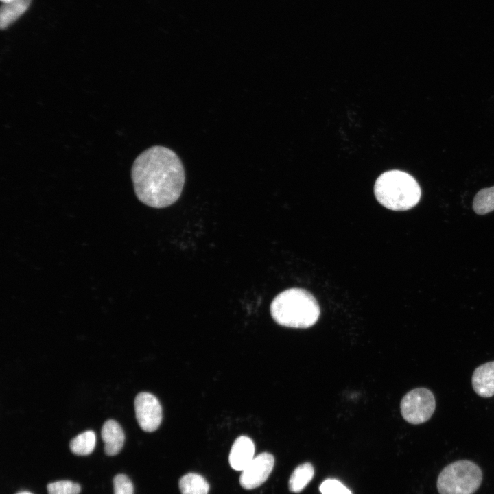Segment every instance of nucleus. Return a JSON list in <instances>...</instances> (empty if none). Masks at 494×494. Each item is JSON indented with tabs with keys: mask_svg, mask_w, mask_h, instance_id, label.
I'll return each instance as SVG.
<instances>
[{
	"mask_svg": "<svg viewBox=\"0 0 494 494\" xmlns=\"http://www.w3.org/2000/svg\"><path fill=\"white\" fill-rule=\"evenodd\" d=\"M181 494H208L209 485L200 475L189 473L180 478L178 483Z\"/></svg>",
	"mask_w": 494,
	"mask_h": 494,
	"instance_id": "f8f14e48",
	"label": "nucleus"
},
{
	"mask_svg": "<svg viewBox=\"0 0 494 494\" xmlns=\"http://www.w3.org/2000/svg\"><path fill=\"white\" fill-rule=\"evenodd\" d=\"M374 193L377 201L393 211L412 209L419 202L421 190L415 178L400 170H390L376 180Z\"/></svg>",
	"mask_w": 494,
	"mask_h": 494,
	"instance_id": "7ed1b4c3",
	"label": "nucleus"
},
{
	"mask_svg": "<svg viewBox=\"0 0 494 494\" xmlns=\"http://www.w3.org/2000/svg\"><path fill=\"white\" fill-rule=\"evenodd\" d=\"M482 480L480 468L469 460H458L445 467L437 480L440 494H473Z\"/></svg>",
	"mask_w": 494,
	"mask_h": 494,
	"instance_id": "20e7f679",
	"label": "nucleus"
},
{
	"mask_svg": "<svg viewBox=\"0 0 494 494\" xmlns=\"http://www.w3.org/2000/svg\"><path fill=\"white\" fill-rule=\"evenodd\" d=\"M270 314L279 325L305 329L313 326L320 316V307L314 296L301 288H290L272 301Z\"/></svg>",
	"mask_w": 494,
	"mask_h": 494,
	"instance_id": "f03ea898",
	"label": "nucleus"
},
{
	"mask_svg": "<svg viewBox=\"0 0 494 494\" xmlns=\"http://www.w3.org/2000/svg\"><path fill=\"white\" fill-rule=\"evenodd\" d=\"M475 393L482 397L494 395V361L484 363L477 367L471 378Z\"/></svg>",
	"mask_w": 494,
	"mask_h": 494,
	"instance_id": "1a4fd4ad",
	"label": "nucleus"
},
{
	"mask_svg": "<svg viewBox=\"0 0 494 494\" xmlns=\"http://www.w3.org/2000/svg\"><path fill=\"white\" fill-rule=\"evenodd\" d=\"M473 208L479 215H484L494 210V186L484 188L477 193Z\"/></svg>",
	"mask_w": 494,
	"mask_h": 494,
	"instance_id": "2eb2a0df",
	"label": "nucleus"
},
{
	"mask_svg": "<svg viewBox=\"0 0 494 494\" xmlns=\"http://www.w3.org/2000/svg\"><path fill=\"white\" fill-rule=\"evenodd\" d=\"M274 464V458L272 454L268 452L259 454L242 471L240 485L245 489L259 486L268 479Z\"/></svg>",
	"mask_w": 494,
	"mask_h": 494,
	"instance_id": "0eeeda50",
	"label": "nucleus"
},
{
	"mask_svg": "<svg viewBox=\"0 0 494 494\" xmlns=\"http://www.w3.org/2000/svg\"><path fill=\"white\" fill-rule=\"evenodd\" d=\"M136 419L145 432L155 431L162 421V408L158 399L153 395L143 392L134 399Z\"/></svg>",
	"mask_w": 494,
	"mask_h": 494,
	"instance_id": "423d86ee",
	"label": "nucleus"
},
{
	"mask_svg": "<svg viewBox=\"0 0 494 494\" xmlns=\"http://www.w3.org/2000/svg\"><path fill=\"white\" fill-rule=\"evenodd\" d=\"M114 494H133L134 486L130 479L124 474H118L113 479Z\"/></svg>",
	"mask_w": 494,
	"mask_h": 494,
	"instance_id": "a211bd4d",
	"label": "nucleus"
},
{
	"mask_svg": "<svg viewBox=\"0 0 494 494\" xmlns=\"http://www.w3.org/2000/svg\"><path fill=\"white\" fill-rule=\"evenodd\" d=\"M255 445L252 440L246 436L238 437L233 443L230 454L229 463L236 471H243L253 460Z\"/></svg>",
	"mask_w": 494,
	"mask_h": 494,
	"instance_id": "6e6552de",
	"label": "nucleus"
},
{
	"mask_svg": "<svg viewBox=\"0 0 494 494\" xmlns=\"http://www.w3.org/2000/svg\"><path fill=\"white\" fill-rule=\"evenodd\" d=\"M95 442V432L92 430H87L73 438L70 442L69 447L74 454L86 456L93 452Z\"/></svg>",
	"mask_w": 494,
	"mask_h": 494,
	"instance_id": "4468645a",
	"label": "nucleus"
},
{
	"mask_svg": "<svg viewBox=\"0 0 494 494\" xmlns=\"http://www.w3.org/2000/svg\"><path fill=\"white\" fill-rule=\"evenodd\" d=\"M314 475V467L310 463L305 462L298 465L290 478V491L293 493H299L309 484Z\"/></svg>",
	"mask_w": 494,
	"mask_h": 494,
	"instance_id": "ddd939ff",
	"label": "nucleus"
},
{
	"mask_svg": "<svg viewBox=\"0 0 494 494\" xmlns=\"http://www.w3.org/2000/svg\"><path fill=\"white\" fill-rule=\"evenodd\" d=\"M435 408L434 394L425 388L411 390L404 395L400 403L403 418L413 425L427 421L434 414Z\"/></svg>",
	"mask_w": 494,
	"mask_h": 494,
	"instance_id": "39448f33",
	"label": "nucleus"
},
{
	"mask_svg": "<svg viewBox=\"0 0 494 494\" xmlns=\"http://www.w3.org/2000/svg\"><path fill=\"white\" fill-rule=\"evenodd\" d=\"M16 494H32V493H30V492H29V491H21V492H19V493H16Z\"/></svg>",
	"mask_w": 494,
	"mask_h": 494,
	"instance_id": "6ab92c4d",
	"label": "nucleus"
},
{
	"mask_svg": "<svg viewBox=\"0 0 494 494\" xmlns=\"http://www.w3.org/2000/svg\"><path fill=\"white\" fill-rule=\"evenodd\" d=\"M322 494H352L344 484L334 479H328L320 486Z\"/></svg>",
	"mask_w": 494,
	"mask_h": 494,
	"instance_id": "f3484780",
	"label": "nucleus"
},
{
	"mask_svg": "<svg viewBox=\"0 0 494 494\" xmlns=\"http://www.w3.org/2000/svg\"><path fill=\"white\" fill-rule=\"evenodd\" d=\"M32 0H11L3 3L0 8V27L5 30L29 8Z\"/></svg>",
	"mask_w": 494,
	"mask_h": 494,
	"instance_id": "9b49d317",
	"label": "nucleus"
},
{
	"mask_svg": "<svg viewBox=\"0 0 494 494\" xmlns=\"http://www.w3.org/2000/svg\"><path fill=\"white\" fill-rule=\"evenodd\" d=\"M1 1L2 3H6V2H8V1H11V0H1Z\"/></svg>",
	"mask_w": 494,
	"mask_h": 494,
	"instance_id": "aec40b11",
	"label": "nucleus"
},
{
	"mask_svg": "<svg viewBox=\"0 0 494 494\" xmlns=\"http://www.w3.org/2000/svg\"><path fill=\"white\" fill-rule=\"evenodd\" d=\"M47 489L48 494H79L81 486L71 481L60 480L48 484Z\"/></svg>",
	"mask_w": 494,
	"mask_h": 494,
	"instance_id": "dca6fc26",
	"label": "nucleus"
},
{
	"mask_svg": "<svg viewBox=\"0 0 494 494\" xmlns=\"http://www.w3.org/2000/svg\"><path fill=\"white\" fill-rule=\"evenodd\" d=\"M102 438L104 443V451L108 456H115L120 452L125 440L124 432L115 420L106 421L102 428Z\"/></svg>",
	"mask_w": 494,
	"mask_h": 494,
	"instance_id": "9d476101",
	"label": "nucleus"
},
{
	"mask_svg": "<svg viewBox=\"0 0 494 494\" xmlns=\"http://www.w3.org/2000/svg\"><path fill=\"white\" fill-rule=\"evenodd\" d=\"M131 178L139 200L159 209L172 205L179 198L185 174L180 159L173 150L154 145L135 158Z\"/></svg>",
	"mask_w": 494,
	"mask_h": 494,
	"instance_id": "f257e3e1",
	"label": "nucleus"
}]
</instances>
